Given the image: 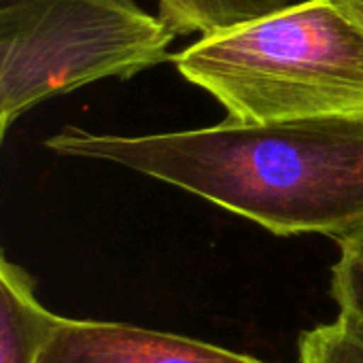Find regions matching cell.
<instances>
[{
	"instance_id": "1",
	"label": "cell",
	"mask_w": 363,
	"mask_h": 363,
	"mask_svg": "<svg viewBox=\"0 0 363 363\" xmlns=\"http://www.w3.org/2000/svg\"><path fill=\"white\" fill-rule=\"evenodd\" d=\"M45 147L153 177L274 236L340 240L363 228V119L228 117L213 128L147 136L68 125Z\"/></svg>"
},
{
	"instance_id": "2",
	"label": "cell",
	"mask_w": 363,
	"mask_h": 363,
	"mask_svg": "<svg viewBox=\"0 0 363 363\" xmlns=\"http://www.w3.org/2000/svg\"><path fill=\"white\" fill-rule=\"evenodd\" d=\"M172 62L238 121L363 119V26L334 0L202 36Z\"/></svg>"
},
{
	"instance_id": "3",
	"label": "cell",
	"mask_w": 363,
	"mask_h": 363,
	"mask_svg": "<svg viewBox=\"0 0 363 363\" xmlns=\"http://www.w3.org/2000/svg\"><path fill=\"white\" fill-rule=\"evenodd\" d=\"M174 36L134 0H0V136L51 96L172 60Z\"/></svg>"
},
{
	"instance_id": "4",
	"label": "cell",
	"mask_w": 363,
	"mask_h": 363,
	"mask_svg": "<svg viewBox=\"0 0 363 363\" xmlns=\"http://www.w3.org/2000/svg\"><path fill=\"white\" fill-rule=\"evenodd\" d=\"M36 363H266L196 338L128 323L62 319Z\"/></svg>"
},
{
	"instance_id": "5",
	"label": "cell",
	"mask_w": 363,
	"mask_h": 363,
	"mask_svg": "<svg viewBox=\"0 0 363 363\" xmlns=\"http://www.w3.org/2000/svg\"><path fill=\"white\" fill-rule=\"evenodd\" d=\"M64 317L47 311L32 277L4 255L0 259V363H36Z\"/></svg>"
},
{
	"instance_id": "6",
	"label": "cell",
	"mask_w": 363,
	"mask_h": 363,
	"mask_svg": "<svg viewBox=\"0 0 363 363\" xmlns=\"http://www.w3.org/2000/svg\"><path fill=\"white\" fill-rule=\"evenodd\" d=\"M289 6V0H160V19L179 36H211Z\"/></svg>"
},
{
	"instance_id": "7",
	"label": "cell",
	"mask_w": 363,
	"mask_h": 363,
	"mask_svg": "<svg viewBox=\"0 0 363 363\" xmlns=\"http://www.w3.org/2000/svg\"><path fill=\"white\" fill-rule=\"evenodd\" d=\"M340 255L332 266L330 296L338 315L363 334V228L338 240Z\"/></svg>"
},
{
	"instance_id": "8",
	"label": "cell",
	"mask_w": 363,
	"mask_h": 363,
	"mask_svg": "<svg viewBox=\"0 0 363 363\" xmlns=\"http://www.w3.org/2000/svg\"><path fill=\"white\" fill-rule=\"evenodd\" d=\"M298 363H363V334L338 315L300 334Z\"/></svg>"
},
{
	"instance_id": "9",
	"label": "cell",
	"mask_w": 363,
	"mask_h": 363,
	"mask_svg": "<svg viewBox=\"0 0 363 363\" xmlns=\"http://www.w3.org/2000/svg\"><path fill=\"white\" fill-rule=\"evenodd\" d=\"M347 15H351L355 21L363 26V0H334Z\"/></svg>"
}]
</instances>
